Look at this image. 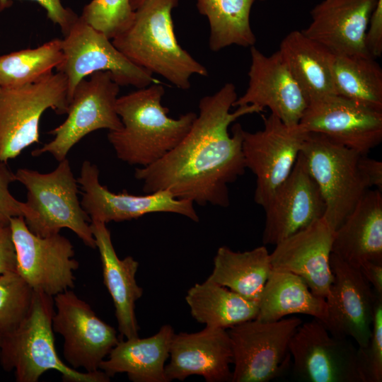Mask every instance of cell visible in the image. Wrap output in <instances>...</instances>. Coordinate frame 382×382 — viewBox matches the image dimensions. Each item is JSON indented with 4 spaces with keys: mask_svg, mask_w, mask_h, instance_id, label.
Listing matches in <instances>:
<instances>
[{
    "mask_svg": "<svg viewBox=\"0 0 382 382\" xmlns=\"http://www.w3.org/2000/svg\"><path fill=\"white\" fill-rule=\"evenodd\" d=\"M237 98L232 83L201 98L199 115L183 139L157 161L135 170L134 177L143 183L146 193L166 190L201 206L229 205L228 185L243 175L246 167L244 129L236 123L231 136L228 127L243 115L262 112L254 105L231 112Z\"/></svg>",
    "mask_w": 382,
    "mask_h": 382,
    "instance_id": "1",
    "label": "cell"
},
{
    "mask_svg": "<svg viewBox=\"0 0 382 382\" xmlns=\"http://www.w3.org/2000/svg\"><path fill=\"white\" fill-rule=\"evenodd\" d=\"M165 90L152 83L118 97L116 110L122 123L109 131L108 139L117 157L129 164L147 166L174 149L190 131L197 115L188 112L175 119L161 104Z\"/></svg>",
    "mask_w": 382,
    "mask_h": 382,
    "instance_id": "2",
    "label": "cell"
},
{
    "mask_svg": "<svg viewBox=\"0 0 382 382\" xmlns=\"http://www.w3.org/2000/svg\"><path fill=\"white\" fill-rule=\"evenodd\" d=\"M179 0H142L134 7L131 24L112 42L137 66L175 86L190 88L193 75L208 71L178 43L171 16Z\"/></svg>",
    "mask_w": 382,
    "mask_h": 382,
    "instance_id": "3",
    "label": "cell"
},
{
    "mask_svg": "<svg viewBox=\"0 0 382 382\" xmlns=\"http://www.w3.org/2000/svg\"><path fill=\"white\" fill-rule=\"evenodd\" d=\"M54 299L34 291L30 311L12 332L2 337L0 364L7 372L14 371L17 382H37L42 375L55 370L65 382H108L103 371L81 372L65 364L57 354L52 317Z\"/></svg>",
    "mask_w": 382,
    "mask_h": 382,
    "instance_id": "4",
    "label": "cell"
},
{
    "mask_svg": "<svg viewBox=\"0 0 382 382\" xmlns=\"http://www.w3.org/2000/svg\"><path fill=\"white\" fill-rule=\"evenodd\" d=\"M15 178L27 190L25 204L32 216L24 220L32 233L46 237L66 228L86 246L96 248L91 219L79 201V183L66 158L47 173L18 168Z\"/></svg>",
    "mask_w": 382,
    "mask_h": 382,
    "instance_id": "5",
    "label": "cell"
},
{
    "mask_svg": "<svg viewBox=\"0 0 382 382\" xmlns=\"http://www.w3.org/2000/svg\"><path fill=\"white\" fill-rule=\"evenodd\" d=\"M69 103L67 80L59 71L24 86L0 87V163H7L38 143L43 112L51 108L65 114Z\"/></svg>",
    "mask_w": 382,
    "mask_h": 382,
    "instance_id": "6",
    "label": "cell"
},
{
    "mask_svg": "<svg viewBox=\"0 0 382 382\" xmlns=\"http://www.w3.org/2000/svg\"><path fill=\"white\" fill-rule=\"evenodd\" d=\"M301 152L324 199L323 218L335 231L369 189L358 168L361 154L315 132H308Z\"/></svg>",
    "mask_w": 382,
    "mask_h": 382,
    "instance_id": "7",
    "label": "cell"
},
{
    "mask_svg": "<svg viewBox=\"0 0 382 382\" xmlns=\"http://www.w3.org/2000/svg\"><path fill=\"white\" fill-rule=\"evenodd\" d=\"M63 59L56 68L66 78L69 102L77 84L98 71H108L120 86L146 87L156 80L153 74L132 62L110 39L80 16L62 39Z\"/></svg>",
    "mask_w": 382,
    "mask_h": 382,
    "instance_id": "8",
    "label": "cell"
},
{
    "mask_svg": "<svg viewBox=\"0 0 382 382\" xmlns=\"http://www.w3.org/2000/svg\"><path fill=\"white\" fill-rule=\"evenodd\" d=\"M302 323L299 318L274 322L257 319L227 329L233 353L232 382H268L289 368L291 338Z\"/></svg>",
    "mask_w": 382,
    "mask_h": 382,
    "instance_id": "9",
    "label": "cell"
},
{
    "mask_svg": "<svg viewBox=\"0 0 382 382\" xmlns=\"http://www.w3.org/2000/svg\"><path fill=\"white\" fill-rule=\"evenodd\" d=\"M82 79L70 98L67 117L49 133L52 140L33 150V156L50 154L58 162L66 158L73 146L85 136L98 129L117 131L122 123L116 110L120 85L108 71L91 74Z\"/></svg>",
    "mask_w": 382,
    "mask_h": 382,
    "instance_id": "10",
    "label": "cell"
},
{
    "mask_svg": "<svg viewBox=\"0 0 382 382\" xmlns=\"http://www.w3.org/2000/svg\"><path fill=\"white\" fill-rule=\"evenodd\" d=\"M16 254V271L35 291L54 297L72 289L79 262L71 242L60 233L38 236L28 228L23 216L10 219Z\"/></svg>",
    "mask_w": 382,
    "mask_h": 382,
    "instance_id": "11",
    "label": "cell"
},
{
    "mask_svg": "<svg viewBox=\"0 0 382 382\" xmlns=\"http://www.w3.org/2000/svg\"><path fill=\"white\" fill-rule=\"evenodd\" d=\"M308 132L288 126L275 115L264 117V127L243 131L242 149L246 168L256 177L255 202L262 208L291 172Z\"/></svg>",
    "mask_w": 382,
    "mask_h": 382,
    "instance_id": "12",
    "label": "cell"
},
{
    "mask_svg": "<svg viewBox=\"0 0 382 382\" xmlns=\"http://www.w3.org/2000/svg\"><path fill=\"white\" fill-rule=\"evenodd\" d=\"M54 332L63 337V356L69 366L93 373L120 341L116 330L102 320L71 289L53 297Z\"/></svg>",
    "mask_w": 382,
    "mask_h": 382,
    "instance_id": "13",
    "label": "cell"
},
{
    "mask_svg": "<svg viewBox=\"0 0 382 382\" xmlns=\"http://www.w3.org/2000/svg\"><path fill=\"white\" fill-rule=\"evenodd\" d=\"M289 349L294 374L308 382H361L357 348L347 338L331 335L318 319L301 324Z\"/></svg>",
    "mask_w": 382,
    "mask_h": 382,
    "instance_id": "14",
    "label": "cell"
},
{
    "mask_svg": "<svg viewBox=\"0 0 382 382\" xmlns=\"http://www.w3.org/2000/svg\"><path fill=\"white\" fill-rule=\"evenodd\" d=\"M76 180L83 191L81 206L91 221L120 222L156 212L175 213L199 221L192 202L175 198L168 191L135 195L125 190L118 193L109 190L99 181L97 166L89 161L83 162Z\"/></svg>",
    "mask_w": 382,
    "mask_h": 382,
    "instance_id": "15",
    "label": "cell"
},
{
    "mask_svg": "<svg viewBox=\"0 0 382 382\" xmlns=\"http://www.w3.org/2000/svg\"><path fill=\"white\" fill-rule=\"evenodd\" d=\"M299 125L361 155H368L382 141V111L337 95L311 100Z\"/></svg>",
    "mask_w": 382,
    "mask_h": 382,
    "instance_id": "16",
    "label": "cell"
},
{
    "mask_svg": "<svg viewBox=\"0 0 382 382\" xmlns=\"http://www.w3.org/2000/svg\"><path fill=\"white\" fill-rule=\"evenodd\" d=\"M263 209L264 245H276L323 217L324 199L301 152L288 178Z\"/></svg>",
    "mask_w": 382,
    "mask_h": 382,
    "instance_id": "17",
    "label": "cell"
},
{
    "mask_svg": "<svg viewBox=\"0 0 382 382\" xmlns=\"http://www.w3.org/2000/svg\"><path fill=\"white\" fill-rule=\"evenodd\" d=\"M333 281L325 299L326 318L323 324L337 337L352 338L358 347L369 342L376 293L359 268L331 253Z\"/></svg>",
    "mask_w": 382,
    "mask_h": 382,
    "instance_id": "18",
    "label": "cell"
},
{
    "mask_svg": "<svg viewBox=\"0 0 382 382\" xmlns=\"http://www.w3.org/2000/svg\"><path fill=\"white\" fill-rule=\"evenodd\" d=\"M250 57L248 88L233 107L254 105L262 111L267 108L285 125H299L309 101L281 52L266 56L253 46Z\"/></svg>",
    "mask_w": 382,
    "mask_h": 382,
    "instance_id": "19",
    "label": "cell"
},
{
    "mask_svg": "<svg viewBox=\"0 0 382 382\" xmlns=\"http://www.w3.org/2000/svg\"><path fill=\"white\" fill-rule=\"evenodd\" d=\"M334 232L323 217L279 243L270 253L272 270L299 276L313 294L325 299L333 281L330 255Z\"/></svg>",
    "mask_w": 382,
    "mask_h": 382,
    "instance_id": "20",
    "label": "cell"
},
{
    "mask_svg": "<svg viewBox=\"0 0 382 382\" xmlns=\"http://www.w3.org/2000/svg\"><path fill=\"white\" fill-rule=\"evenodd\" d=\"M169 357L165 366L168 382L192 375L207 382L231 381L233 353L227 330L205 326L197 332L174 333Z\"/></svg>",
    "mask_w": 382,
    "mask_h": 382,
    "instance_id": "21",
    "label": "cell"
},
{
    "mask_svg": "<svg viewBox=\"0 0 382 382\" xmlns=\"http://www.w3.org/2000/svg\"><path fill=\"white\" fill-rule=\"evenodd\" d=\"M377 1L323 0L311 10L312 21L302 32L335 56L369 55L365 34Z\"/></svg>",
    "mask_w": 382,
    "mask_h": 382,
    "instance_id": "22",
    "label": "cell"
},
{
    "mask_svg": "<svg viewBox=\"0 0 382 382\" xmlns=\"http://www.w3.org/2000/svg\"><path fill=\"white\" fill-rule=\"evenodd\" d=\"M91 226L100 253L103 283L114 303L118 330L126 339L137 337L139 328L135 304L143 294L136 281L139 262L132 256L119 258L106 224L91 221Z\"/></svg>",
    "mask_w": 382,
    "mask_h": 382,
    "instance_id": "23",
    "label": "cell"
},
{
    "mask_svg": "<svg viewBox=\"0 0 382 382\" xmlns=\"http://www.w3.org/2000/svg\"><path fill=\"white\" fill-rule=\"evenodd\" d=\"M331 253L356 267L382 265V193L367 190L334 232Z\"/></svg>",
    "mask_w": 382,
    "mask_h": 382,
    "instance_id": "24",
    "label": "cell"
},
{
    "mask_svg": "<svg viewBox=\"0 0 382 382\" xmlns=\"http://www.w3.org/2000/svg\"><path fill=\"white\" fill-rule=\"evenodd\" d=\"M174 333L170 325H164L151 337L120 340L101 362L100 370L110 378L126 374L133 382H168L165 364Z\"/></svg>",
    "mask_w": 382,
    "mask_h": 382,
    "instance_id": "25",
    "label": "cell"
},
{
    "mask_svg": "<svg viewBox=\"0 0 382 382\" xmlns=\"http://www.w3.org/2000/svg\"><path fill=\"white\" fill-rule=\"evenodd\" d=\"M279 51L308 101L336 95L333 80L335 56L302 30H292Z\"/></svg>",
    "mask_w": 382,
    "mask_h": 382,
    "instance_id": "26",
    "label": "cell"
},
{
    "mask_svg": "<svg viewBox=\"0 0 382 382\" xmlns=\"http://www.w3.org/2000/svg\"><path fill=\"white\" fill-rule=\"evenodd\" d=\"M326 313L325 299L313 294L301 277L272 270L258 300L255 319L274 322L289 315L304 314L323 323Z\"/></svg>",
    "mask_w": 382,
    "mask_h": 382,
    "instance_id": "27",
    "label": "cell"
},
{
    "mask_svg": "<svg viewBox=\"0 0 382 382\" xmlns=\"http://www.w3.org/2000/svg\"><path fill=\"white\" fill-rule=\"evenodd\" d=\"M272 271L270 253L265 245L245 252L221 246L214 257L213 270L207 280L258 301Z\"/></svg>",
    "mask_w": 382,
    "mask_h": 382,
    "instance_id": "28",
    "label": "cell"
},
{
    "mask_svg": "<svg viewBox=\"0 0 382 382\" xmlns=\"http://www.w3.org/2000/svg\"><path fill=\"white\" fill-rule=\"evenodd\" d=\"M185 301L192 318L212 328L227 330L255 319L258 313V301L207 279L190 287Z\"/></svg>",
    "mask_w": 382,
    "mask_h": 382,
    "instance_id": "29",
    "label": "cell"
},
{
    "mask_svg": "<svg viewBox=\"0 0 382 382\" xmlns=\"http://www.w3.org/2000/svg\"><path fill=\"white\" fill-rule=\"evenodd\" d=\"M198 11L210 26L209 47L214 52L232 45H255L256 37L250 16L255 0H196Z\"/></svg>",
    "mask_w": 382,
    "mask_h": 382,
    "instance_id": "30",
    "label": "cell"
},
{
    "mask_svg": "<svg viewBox=\"0 0 382 382\" xmlns=\"http://www.w3.org/2000/svg\"><path fill=\"white\" fill-rule=\"evenodd\" d=\"M333 80L336 95L382 111V69L374 58L335 56Z\"/></svg>",
    "mask_w": 382,
    "mask_h": 382,
    "instance_id": "31",
    "label": "cell"
},
{
    "mask_svg": "<svg viewBox=\"0 0 382 382\" xmlns=\"http://www.w3.org/2000/svg\"><path fill=\"white\" fill-rule=\"evenodd\" d=\"M62 39L0 56V87L24 86L53 72L62 62Z\"/></svg>",
    "mask_w": 382,
    "mask_h": 382,
    "instance_id": "32",
    "label": "cell"
},
{
    "mask_svg": "<svg viewBox=\"0 0 382 382\" xmlns=\"http://www.w3.org/2000/svg\"><path fill=\"white\" fill-rule=\"evenodd\" d=\"M34 290L16 270L0 275V333L14 331L27 317Z\"/></svg>",
    "mask_w": 382,
    "mask_h": 382,
    "instance_id": "33",
    "label": "cell"
},
{
    "mask_svg": "<svg viewBox=\"0 0 382 382\" xmlns=\"http://www.w3.org/2000/svg\"><path fill=\"white\" fill-rule=\"evenodd\" d=\"M135 0H92L86 4L80 17L112 40L131 24Z\"/></svg>",
    "mask_w": 382,
    "mask_h": 382,
    "instance_id": "34",
    "label": "cell"
},
{
    "mask_svg": "<svg viewBox=\"0 0 382 382\" xmlns=\"http://www.w3.org/2000/svg\"><path fill=\"white\" fill-rule=\"evenodd\" d=\"M356 361L361 382L382 381V295L377 293L371 335L365 346L357 349Z\"/></svg>",
    "mask_w": 382,
    "mask_h": 382,
    "instance_id": "35",
    "label": "cell"
},
{
    "mask_svg": "<svg viewBox=\"0 0 382 382\" xmlns=\"http://www.w3.org/2000/svg\"><path fill=\"white\" fill-rule=\"evenodd\" d=\"M14 181L15 173L6 163H0V224H9L13 217L23 216L27 219L32 216V211L25 202L18 201L10 192L9 185Z\"/></svg>",
    "mask_w": 382,
    "mask_h": 382,
    "instance_id": "36",
    "label": "cell"
},
{
    "mask_svg": "<svg viewBox=\"0 0 382 382\" xmlns=\"http://www.w3.org/2000/svg\"><path fill=\"white\" fill-rule=\"evenodd\" d=\"M45 8L47 18L58 25L63 35H66L77 16L71 9L65 8L61 0H30ZM10 0H0V11L9 6Z\"/></svg>",
    "mask_w": 382,
    "mask_h": 382,
    "instance_id": "37",
    "label": "cell"
},
{
    "mask_svg": "<svg viewBox=\"0 0 382 382\" xmlns=\"http://www.w3.org/2000/svg\"><path fill=\"white\" fill-rule=\"evenodd\" d=\"M367 53L373 58L382 54V0H378L371 15L364 39Z\"/></svg>",
    "mask_w": 382,
    "mask_h": 382,
    "instance_id": "38",
    "label": "cell"
},
{
    "mask_svg": "<svg viewBox=\"0 0 382 382\" xmlns=\"http://www.w3.org/2000/svg\"><path fill=\"white\" fill-rule=\"evenodd\" d=\"M16 270V254L10 225L0 224V275Z\"/></svg>",
    "mask_w": 382,
    "mask_h": 382,
    "instance_id": "39",
    "label": "cell"
},
{
    "mask_svg": "<svg viewBox=\"0 0 382 382\" xmlns=\"http://www.w3.org/2000/svg\"><path fill=\"white\" fill-rule=\"evenodd\" d=\"M359 172L368 188L374 187L382 191V162L367 155H360L358 160Z\"/></svg>",
    "mask_w": 382,
    "mask_h": 382,
    "instance_id": "40",
    "label": "cell"
},
{
    "mask_svg": "<svg viewBox=\"0 0 382 382\" xmlns=\"http://www.w3.org/2000/svg\"><path fill=\"white\" fill-rule=\"evenodd\" d=\"M359 268L364 278L373 286L374 291L382 295V265L366 261Z\"/></svg>",
    "mask_w": 382,
    "mask_h": 382,
    "instance_id": "41",
    "label": "cell"
},
{
    "mask_svg": "<svg viewBox=\"0 0 382 382\" xmlns=\"http://www.w3.org/2000/svg\"><path fill=\"white\" fill-rule=\"evenodd\" d=\"M139 1V0H135L134 1H133V2L132 3V7H133V6H134L136 3H137Z\"/></svg>",
    "mask_w": 382,
    "mask_h": 382,
    "instance_id": "42",
    "label": "cell"
},
{
    "mask_svg": "<svg viewBox=\"0 0 382 382\" xmlns=\"http://www.w3.org/2000/svg\"><path fill=\"white\" fill-rule=\"evenodd\" d=\"M141 1H142V0H139L137 3H136V4L133 6V8H134V7L136 6V5H137Z\"/></svg>",
    "mask_w": 382,
    "mask_h": 382,
    "instance_id": "43",
    "label": "cell"
},
{
    "mask_svg": "<svg viewBox=\"0 0 382 382\" xmlns=\"http://www.w3.org/2000/svg\"><path fill=\"white\" fill-rule=\"evenodd\" d=\"M1 340H2V335L0 333V346H1Z\"/></svg>",
    "mask_w": 382,
    "mask_h": 382,
    "instance_id": "44",
    "label": "cell"
},
{
    "mask_svg": "<svg viewBox=\"0 0 382 382\" xmlns=\"http://www.w3.org/2000/svg\"><path fill=\"white\" fill-rule=\"evenodd\" d=\"M260 1H266V0H260Z\"/></svg>",
    "mask_w": 382,
    "mask_h": 382,
    "instance_id": "45",
    "label": "cell"
}]
</instances>
